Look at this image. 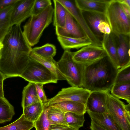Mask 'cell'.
Segmentation results:
<instances>
[{
    "label": "cell",
    "mask_w": 130,
    "mask_h": 130,
    "mask_svg": "<svg viewBox=\"0 0 130 130\" xmlns=\"http://www.w3.org/2000/svg\"><path fill=\"white\" fill-rule=\"evenodd\" d=\"M2 43L0 72L5 79L19 77L29 63L32 48L25 39L20 25L13 26Z\"/></svg>",
    "instance_id": "cell-1"
},
{
    "label": "cell",
    "mask_w": 130,
    "mask_h": 130,
    "mask_svg": "<svg viewBox=\"0 0 130 130\" xmlns=\"http://www.w3.org/2000/svg\"><path fill=\"white\" fill-rule=\"evenodd\" d=\"M119 69L107 55L85 64L82 87L90 91H110Z\"/></svg>",
    "instance_id": "cell-2"
},
{
    "label": "cell",
    "mask_w": 130,
    "mask_h": 130,
    "mask_svg": "<svg viewBox=\"0 0 130 130\" xmlns=\"http://www.w3.org/2000/svg\"><path fill=\"white\" fill-rule=\"evenodd\" d=\"M54 8L50 5L39 14L32 15L23 26V34L31 46L39 42L44 30L52 22Z\"/></svg>",
    "instance_id": "cell-3"
},
{
    "label": "cell",
    "mask_w": 130,
    "mask_h": 130,
    "mask_svg": "<svg viewBox=\"0 0 130 130\" xmlns=\"http://www.w3.org/2000/svg\"><path fill=\"white\" fill-rule=\"evenodd\" d=\"M105 14L111 32L116 36H130V18L124 13L118 0H110Z\"/></svg>",
    "instance_id": "cell-4"
},
{
    "label": "cell",
    "mask_w": 130,
    "mask_h": 130,
    "mask_svg": "<svg viewBox=\"0 0 130 130\" xmlns=\"http://www.w3.org/2000/svg\"><path fill=\"white\" fill-rule=\"evenodd\" d=\"M107 92V113L121 130H130V103L125 104L120 99Z\"/></svg>",
    "instance_id": "cell-5"
},
{
    "label": "cell",
    "mask_w": 130,
    "mask_h": 130,
    "mask_svg": "<svg viewBox=\"0 0 130 130\" xmlns=\"http://www.w3.org/2000/svg\"><path fill=\"white\" fill-rule=\"evenodd\" d=\"M73 52L65 50L58 62L59 69L68 83L72 87H82L84 65L74 61Z\"/></svg>",
    "instance_id": "cell-6"
},
{
    "label": "cell",
    "mask_w": 130,
    "mask_h": 130,
    "mask_svg": "<svg viewBox=\"0 0 130 130\" xmlns=\"http://www.w3.org/2000/svg\"><path fill=\"white\" fill-rule=\"evenodd\" d=\"M19 77L29 82L44 85L56 83L58 80L53 73L40 63L30 58L27 67Z\"/></svg>",
    "instance_id": "cell-7"
},
{
    "label": "cell",
    "mask_w": 130,
    "mask_h": 130,
    "mask_svg": "<svg viewBox=\"0 0 130 130\" xmlns=\"http://www.w3.org/2000/svg\"><path fill=\"white\" fill-rule=\"evenodd\" d=\"M91 91L82 87L71 86L62 89L55 96L47 100L44 105L49 106L64 101H72L86 105Z\"/></svg>",
    "instance_id": "cell-8"
},
{
    "label": "cell",
    "mask_w": 130,
    "mask_h": 130,
    "mask_svg": "<svg viewBox=\"0 0 130 130\" xmlns=\"http://www.w3.org/2000/svg\"><path fill=\"white\" fill-rule=\"evenodd\" d=\"M67 11L74 18L85 35L91 41L92 44L102 46V41L94 34L87 24L82 12L77 7L75 0H58Z\"/></svg>",
    "instance_id": "cell-9"
},
{
    "label": "cell",
    "mask_w": 130,
    "mask_h": 130,
    "mask_svg": "<svg viewBox=\"0 0 130 130\" xmlns=\"http://www.w3.org/2000/svg\"><path fill=\"white\" fill-rule=\"evenodd\" d=\"M107 55L103 47L92 44L82 47L73 52L72 59L76 62L84 65Z\"/></svg>",
    "instance_id": "cell-10"
},
{
    "label": "cell",
    "mask_w": 130,
    "mask_h": 130,
    "mask_svg": "<svg viewBox=\"0 0 130 130\" xmlns=\"http://www.w3.org/2000/svg\"><path fill=\"white\" fill-rule=\"evenodd\" d=\"M35 0H18L14 4L11 20L13 26L20 25L31 15Z\"/></svg>",
    "instance_id": "cell-11"
},
{
    "label": "cell",
    "mask_w": 130,
    "mask_h": 130,
    "mask_svg": "<svg viewBox=\"0 0 130 130\" xmlns=\"http://www.w3.org/2000/svg\"><path fill=\"white\" fill-rule=\"evenodd\" d=\"M108 91H91L86 104V112L98 113L107 112L106 99Z\"/></svg>",
    "instance_id": "cell-12"
},
{
    "label": "cell",
    "mask_w": 130,
    "mask_h": 130,
    "mask_svg": "<svg viewBox=\"0 0 130 130\" xmlns=\"http://www.w3.org/2000/svg\"><path fill=\"white\" fill-rule=\"evenodd\" d=\"M55 32L57 36L77 38L86 37L77 22L67 11L64 26L55 27Z\"/></svg>",
    "instance_id": "cell-13"
},
{
    "label": "cell",
    "mask_w": 130,
    "mask_h": 130,
    "mask_svg": "<svg viewBox=\"0 0 130 130\" xmlns=\"http://www.w3.org/2000/svg\"><path fill=\"white\" fill-rule=\"evenodd\" d=\"M116 36L120 69L130 64V36L121 35Z\"/></svg>",
    "instance_id": "cell-14"
},
{
    "label": "cell",
    "mask_w": 130,
    "mask_h": 130,
    "mask_svg": "<svg viewBox=\"0 0 130 130\" xmlns=\"http://www.w3.org/2000/svg\"><path fill=\"white\" fill-rule=\"evenodd\" d=\"M81 12L89 27L95 35L102 42L104 35L100 32L98 27L102 22L107 21L105 14L89 11Z\"/></svg>",
    "instance_id": "cell-15"
},
{
    "label": "cell",
    "mask_w": 130,
    "mask_h": 130,
    "mask_svg": "<svg viewBox=\"0 0 130 130\" xmlns=\"http://www.w3.org/2000/svg\"><path fill=\"white\" fill-rule=\"evenodd\" d=\"M108 0H75L76 5L81 12L89 11L105 13Z\"/></svg>",
    "instance_id": "cell-16"
},
{
    "label": "cell",
    "mask_w": 130,
    "mask_h": 130,
    "mask_svg": "<svg viewBox=\"0 0 130 130\" xmlns=\"http://www.w3.org/2000/svg\"><path fill=\"white\" fill-rule=\"evenodd\" d=\"M102 47L116 67L119 69L118 60L116 36L112 32L104 35L102 41Z\"/></svg>",
    "instance_id": "cell-17"
},
{
    "label": "cell",
    "mask_w": 130,
    "mask_h": 130,
    "mask_svg": "<svg viewBox=\"0 0 130 130\" xmlns=\"http://www.w3.org/2000/svg\"><path fill=\"white\" fill-rule=\"evenodd\" d=\"M14 4L0 10V42L2 43L13 26L11 18Z\"/></svg>",
    "instance_id": "cell-18"
},
{
    "label": "cell",
    "mask_w": 130,
    "mask_h": 130,
    "mask_svg": "<svg viewBox=\"0 0 130 130\" xmlns=\"http://www.w3.org/2000/svg\"><path fill=\"white\" fill-rule=\"evenodd\" d=\"M30 58L40 63L55 75L58 80H66L64 76L60 71L58 62L56 61L52 57H45L40 56L32 52H30Z\"/></svg>",
    "instance_id": "cell-19"
},
{
    "label": "cell",
    "mask_w": 130,
    "mask_h": 130,
    "mask_svg": "<svg viewBox=\"0 0 130 130\" xmlns=\"http://www.w3.org/2000/svg\"><path fill=\"white\" fill-rule=\"evenodd\" d=\"M57 39L64 50L72 48L78 49L92 44L91 41L86 37L77 38L57 36Z\"/></svg>",
    "instance_id": "cell-20"
},
{
    "label": "cell",
    "mask_w": 130,
    "mask_h": 130,
    "mask_svg": "<svg viewBox=\"0 0 130 130\" xmlns=\"http://www.w3.org/2000/svg\"><path fill=\"white\" fill-rule=\"evenodd\" d=\"M91 120L107 130H121L107 112L98 113L87 111Z\"/></svg>",
    "instance_id": "cell-21"
},
{
    "label": "cell",
    "mask_w": 130,
    "mask_h": 130,
    "mask_svg": "<svg viewBox=\"0 0 130 130\" xmlns=\"http://www.w3.org/2000/svg\"><path fill=\"white\" fill-rule=\"evenodd\" d=\"M49 106L58 108L65 113L72 112L84 115L86 112V105L72 101H63Z\"/></svg>",
    "instance_id": "cell-22"
},
{
    "label": "cell",
    "mask_w": 130,
    "mask_h": 130,
    "mask_svg": "<svg viewBox=\"0 0 130 130\" xmlns=\"http://www.w3.org/2000/svg\"><path fill=\"white\" fill-rule=\"evenodd\" d=\"M39 102H40L37 93L35 83L29 82L24 87L23 91L22 108Z\"/></svg>",
    "instance_id": "cell-23"
},
{
    "label": "cell",
    "mask_w": 130,
    "mask_h": 130,
    "mask_svg": "<svg viewBox=\"0 0 130 130\" xmlns=\"http://www.w3.org/2000/svg\"><path fill=\"white\" fill-rule=\"evenodd\" d=\"M54 4L53 24L55 27H63L66 18L67 10L58 0L53 1Z\"/></svg>",
    "instance_id": "cell-24"
},
{
    "label": "cell",
    "mask_w": 130,
    "mask_h": 130,
    "mask_svg": "<svg viewBox=\"0 0 130 130\" xmlns=\"http://www.w3.org/2000/svg\"><path fill=\"white\" fill-rule=\"evenodd\" d=\"M44 107V105L41 102H38L23 108V114L28 120L34 122L41 115Z\"/></svg>",
    "instance_id": "cell-25"
},
{
    "label": "cell",
    "mask_w": 130,
    "mask_h": 130,
    "mask_svg": "<svg viewBox=\"0 0 130 130\" xmlns=\"http://www.w3.org/2000/svg\"><path fill=\"white\" fill-rule=\"evenodd\" d=\"M15 114L14 108L4 97L0 98V124L10 121Z\"/></svg>",
    "instance_id": "cell-26"
},
{
    "label": "cell",
    "mask_w": 130,
    "mask_h": 130,
    "mask_svg": "<svg viewBox=\"0 0 130 130\" xmlns=\"http://www.w3.org/2000/svg\"><path fill=\"white\" fill-rule=\"evenodd\" d=\"M46 106L47 109V117L51 125H68L65 120V112L56 108L50 106Z\"/></svg>",
    "instance_id": "cell-27"
},
{
    "label": "cell",
    "mask_w": 130,
    "mask_h": 130,
    "mask_svg": "<svg viewBox=\"0 0 130 130\" xmlns=\"http://www.w3.org/2000/svg\"><path fill=\"white\" fill-rule=\"evenodd\" d=\"M110 93L120 99L130 103V83L114 84L111 88Z\"/></svg>",
    "instance_id": "cell-28"
},
{
    "label": "cell",
    "mask_w": 130,
    "mask_h": 130,
    "mask_svg": "<svg viewBox=\"0 0 130 130\" xmlns=\"http://www.w3.org/2000/svg\"><path fill=\"white\" fill-rule=\"evenodd\" d=\"M34 127V122L26 119L23 114L17 120L10 124L0 127V130H30Z\"/></svg>",
    "instance_id": "cell-29"
},
{
    "label": "cell",
    "mask_w": 130,
    "mask_h": 130,
    "mask_svg": "<svg viewBox=\"0 0 130 130\" xmlns=\"http://www.w3.org/2000/svg\"><path fill=\"white\" fill-rule=\"evenodd\" d=\"M84 115L75 112L65 113V118L67 124L71 127L79 129L83 126L85 121Z\"/></svg>",
    "instance_id": "cell-30"
},
{
    "label": "cell",
    "mask_w": 130,
    "mask_h": 130,
    "mask_svg": "<svg viewBox=\"0 0 130 130\" xmlns=\"http://www.w3.org/2000/svg\"><path fill=\"white\" fill-rule=\"evenodd\" d=\"M31 51L42 57L53 58L56 54V50L54 45L47 43L42 46L32 48Z\"/></svg>",
    "instance_id": "cell-31"
},
{
    "label": "cell",
    "mask_w": 130,
    "mask_h": 130,
    "mask_svg": "<svg viewBox=\"0 0 130 130\" xmlns=\"http://www.w3.org/2000/svg\"><path fill=\"white\" fill-rule=\"evenodd\" d=\"M47 106L44 105L43 110L41 115L34 122L36 130H49L51 124L47 117Z\"/></svg>",
    "instance_id": "cell-32"
},
{
    "label": "cell",
    "mask_w": 130,
    "mask_h": 130,
    "mask_svg": "<svg viewBox=\"0 0 130 130\" xmlns=\"http://www.w3.org/2000/svg\"><path fill=\"white\" fill-rule=\"evenodd\" d=\"M128 83H130V64L118 69L114 84Z\"/></svg>",
    "instance_id": "cell-33"
},
{
    "label": "cell",
    "mask_w": 130,
    "mask_h": 130,
    "mask_svg": "<svg viewBox=\"0 0 130 130\" xmlns=\"http://www.w3.org/2000/svg\"><path fill=\"white\" fill-rule=\"evenodd\" d=\"M52 5L50 0H35L33 6L32 15L38 14Z\"/></svg>",
    "instance_id": "cell-34"
},
{
    "label": "cell",
    "mask_w": 130,
    "mask_h": 130,
    "mask_svg": "<svg viewBox=\"0 0 130 130\" xmlns=\"http://www.w3.org/2000/svg\"><path fill=\"white\" fill-rule=\"evenodd\" d=\"M35 86L37 93L40 102L43 104L47 101L46 96L43 88V84L36 83Z\"/></svg>",
    "instance_id": "cell-35"
},
{
    "label": "cell",
    "mask_w": 130,
    "mask_h": 130,
    "mask_svg": "<svg viewBox=\"0 0 130 130\" xmlns=\"http://www.w3.org/2000/svg\"><path fill=\"white\" fill-rule=\"evenodd\" d=\"M98 28L100 32L103 35L109 34L111 32L110 26L107 21L101 22Z\"/></svg>",
    "instance_id": "cell-36"
},
{
    "label": "cell",
    "mask_w": 130,
    "mask_h": 130,
    "mask_svg": "<svg viewBox=\"0 0 130 130\" xmlns=\"http://www.w3.org/2000/svg\"><path fill=\"white\" fill-rule=\"evenodd\" d=\"M49 130H79L68 125L55 124L50 125Z\"/></svg>",
    "instance_id": "cell-37"
},
{
    "label": "cell",
    "mask_w": 130,
    "mask_h": 130,
    "mask_svg": "<svg viewBox=\"0 0 130 130\" xmlns=\"http://www.w3.org/2000/svg\"><path fill=\"white\" fill-rule=\"evenodd\" d=\"M18 0H0V10L7 6L14 4Z\"/></svg>",
    "instance_id": "cell-38"
},
{
    "label": "cell",
    "mask_w": 130,
    "mask_h": 130,
    "mask_svg": "<svg viewBox=\"0 0 130 130\" xmlns=\"http://www.w3.org/2000/svg\"><path fill=\"white\" fill-rule=\"evenodd\" d=\"M5 79L4 75L0 71V98L4 97L3 83Z\"/></svg>",
    "instance_id": "cell-39"
},
{
    "label": "cell",
    "mask_w": 130,
    "mask_h": 130,
    "mask_svg": "<svg viewBox=\"0 0 130 130\" xmlns=\"http://www.w3.org/2000/svg\"><path fill=\"white\" fill-rule=\"evenodd\" d=\"M90 127L91 130H107L91 120Z\"/></svg>",
    "instance_id": "cell-40"
},
{
    "label": "cell",
    "mask_w": 130,
    "mask_h": 130,
    "mask_svg": "<svg viewBox=\"0 0 130 130\" xmlns=\"http://www.w3.org/2000/svg\"><path fill=\"white\" fill-rule=\"evenodd\" d=\"M121 4L124 13L129 18H130V8L124 5Z\"/></svg>",
    "instance_id": "cell-41"
},
{
    "label": "cell",
    "mask_w": 130,
    "mask_h": 130,
    "mask_svg": "<svg viewBox=\"0 0 130 130\" xmlns=\"http://www.w3.org/2000/svg\"><path fill=\"white\" fill-rule=\"evenodd\" d=\"M121 4L124 5L130 8V0H118Z\"/></svg>",
    "instance_id": "cell-42"
},
{
    "label": "cell",
    "mask_w": 130,
    "mask_h": 130,
    "mask_svg": "<svg viewBox=\"0 0 130 130\" xmlns=\"http://www.w3.org/2000/svg\"><path fill=\"white\" fill-rule=\"evenodd\" d=\"M3 47V45L2 42H0V53L1 50Z\"/></svg>",
    "instance_id": "cell-43"
}]
</instances>
